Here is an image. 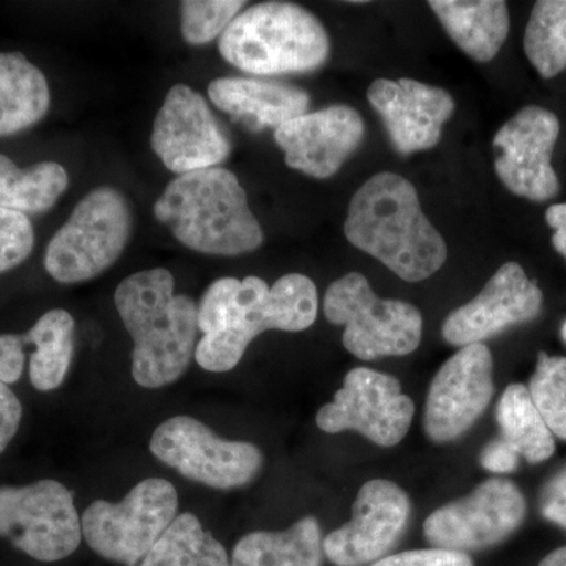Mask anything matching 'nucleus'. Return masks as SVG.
Masks as SVG:
<instances>
[{"instance_id": "nucleus-1", "label": "nucleus", "mask_w": 566, "mask_h": 566, "mask_svg": "<svg viewBox=\"0 0 566 566\" xmlns=\"http://www.w3.org/2000/svg\"><path fill=\"white\" fill-rule=\"evenodd\" d=\"M318 292L304 274H286L273 286L249 275L243 281L222 277L212 282L197 305L202 340L197 364L212 374L233 370L253 338L264 331L301 333L315 323Z\"/></svg>"}, {"instance_id": "nucleus-31", "label": "nucleus", "mask_w": 566, "mask_h": 566, "mask_svg": "<svg viewBox=\"0 0 566 566\" xmlns=\"http://www.w3.org/2000/svg\"><path fill=\"white\" fill-rule=\"evenodd\" d=\"M35 230L29 216L0 208V274L9 273L29 259Z\"/></svg>"}, {"instance_id": "nucleus-32", "label": "nucleus", "mask_w": 566, "mask_h": 566, "mask_svg": "<svg viewBox=\"0 0 566 566\" xmlns=\"http://www.w3.org/2000/svg\"><path fill=\"white\" fill-rule=\"evenodd\" d=\"M370 566H474L472 558L464 553L447 549L406 551L381 558Z\"/></svg>"}, {"instance_id": "nucleus-21", "label": "nucleus", "mask_w": 566, "mask_h": 566, "mask_svg": "<svg viewBox=\"0 0 566 566\" xmlns=\"http://www.w3.org/2000/svg\"><path fill=\"white\" fill-rule=\"evenodd\" d=\"M442 28L476 62L493 61L510 31L509 7L501 0H431Z\"/></svg>"}, {"instance_id": "nucleus-35", "label": "nucleus", "mask_w": 566, "mask_h": 566, "mask_svg": "<svg viewBox=\"0 0 566 566\" xmlns=\"http://www.w3.org/2000/svg\"><path fill=\"white\" fill-rule=\"evenodd\" d=\"M542 513L551 523L566 528V469L554 476L543 491Z\"/></svg>"}, {"instance_id": "nucleus-34", "label": "nucleus", "mask_w": 566, "mask_h": 566, "mask_svg": "<svg viewBox=\"0 0 566 566\" xmlns=\"http://www.w3.org/2000/svg\"><path fill=\"white\" fill-rule=\"evenodd\" d=\"M22 406L9 386L0 381V453L13 441L20 430Z\"/></svg>"}, {"instance_id": "nucleus-26", "label": "nucleus", "mask_w": 566, "mask_h": 566, "mask_svg": "<svg viewBox=\"0 0 566 566\" xmlns=\"http://www.w3.org/2000/svg\"><path fill=\"white\" fill-rule=\"evenodd\" d=\"M495 419L506 444L528 463H543L556 450L553 433L539 416L528 389L523 385L506 387L495 409Z\"/></svg>"}, {"instance_id": "nucleus-39", "label": "nucleus", "mask_w": 566, "mask_h": 566, "mask_svg": "<svg viewBox=\"0 0 566 566\" xmlns=\"http://www.w3.org/2000/svg\"><path fill=\"white\" fill-rule=\"evenodd\" d=\"M562 338L566 342V322L564 323V326H562Z\"/></svg>"}, {"instance_id": "nucleus-37", "label": "nucleus", "mask_w": 566, "mask_h": 566, "mask_svg": "<svg viewBox=\"0 0 566 566\" xmlns=\"http://www.w3.org/2000/svg\"><path fill=\"white\" fill-rule=\"evenodd\" d=\"M546 222L554 230V249L566 260V203H557L547 208Z\"/></svg>"}, {"instance_id": "nucleus-13", "label": "nucleus", "mask_w": 566, "mask_h": 566, "mask_svg": "<svg viewBox=\"0 0 566 566\" xmlns=\"http://www.w3.org/2000/svg\"><path fill=\"white\" fill-rule=\"evenodd\" d=\"M560 122L553 112L527 106L499 129L493 140L494 167L506 189L532 202L553 199L560 189L553 153Z\"/></svg>"}, {"instance_id": "nucleus-38", "label": "nucleus", "mask_w": 566, "mask_h": 566, "mask_svg": "<svg viewBox=\"0 0 566 566\" xmlns=\"http://www.w3.org/2000/svg\"><path fill=\"white\" fill-rule=\"evenodd\" d=\"M538 566H566V546L547 554Z\"/></svg>"}, {"instance_id": "nucleus-22", "label": "nucleus", "mask_w": 566, "mask_h": 566, "mask_svg": "<svg viewBox=\"0 0 566 566\" xmlns=\"http://www.w3.org/2000/svg\"><path fill=\"white\" fill-rule=\"evenodd\" d=\"M51 106L46 76L20 52H0V137L43 120Z\"/></svg>"}, {"instance_id": "nucleus-6", "label": "nucleus", "mask_w": 566, "mask_h": 566, "mask_svg": "<svg viewBox=\"0 0 566 566\" xmlns=\"http://www.w3.org/2000/svg\"><path fill=\"white\" fill-rule=\"evenodd\" d=\"M133 230L128 199L112 186L88 192L51 238L44 268L59 283L98 277L120 259Z\"/></svg>"}, {"instance_id": "nucleus-12", "label": "nucleus", "mask_w": 566, "mask_h": 566, "mask_svg": "<svg viewBox=\"0 0 566 566\" xmlns=\"http://www.w3.org/2000/svg\"><path fill=\"white\" fill-rule=\"evenodd\" d=\"M526 501L510 480L490 479L474 493L436 510L424 521V538L436 549H486L509 538L523 524Z\"/></svg>"}, {"instance_id": "nucleus-11", "label": "nucleus", "mask_w": 566, "mask_h": 566, "mask_svg": "<svg viewBox=\"0 0 566 566\" xmlns=\"http://www.w3.org/2000/svg\"><path fill=\"white\" fill-rule=\"evenodd\" d=\"M412 417L415 403L397 378L359 367L345 376L333 403L319 409L316 424L324 433L354 430L376 446L394 447L408 434Z\"/></svg>"}, {"instance_id": "nucleus-23", "label": "nucleus", "mask_w": 566, "mask_h": 566, "mask_svg": "<svg viewBox=\"0 0 566 566\" xmlns=\"http://www.w3.org/2000/svg\"><path fill=\"white\" fill-rule=\"evenodd\" d=\"M322 527L303 517L283 532H252L233 549L230 566H323Z\"/></svg>"}, {"instance_id": "nucleus-14", "label": "nucleus", "mask_w": 566, "mask_h": 566, "mask_svg": "<svg viewBox=\"0 0 566 566\" xmlns=\"http://www.w3.org/2000/svg\"><path fill=\"white\" fill-rule=\"evenodd\" d=\"M150 145L170 172L211 169L229 158L232 144L203 96L189 85L175 84L155 123Z\"/></svg>"}, {"instance_id": "nucleus-17", "label": "nucleus", "mask_w": 566, "mask_h": 566, "mask_svg": "<svg viewBox=\"0 0 566 566\" xmlns=\"http://www.w3.org/2000/svg\"><path fill=\"white\" fill-rule=\"evenodd\" d=\"M542 307L543 293L536 282L527 277L521 264L505 263L475 300L447 316L442 337L461 348L482 344L509 327L536 318Z\"/></svg>"}, {"instance_id": "nucleus-4", "label": "nucleus", "mask_w": 566, "mask_h": 566, "mask_svg": "<svg viewBox=\"0 0 566 566\" xmlns=\"http://www.w3.org/2000/svg\"><path fill=\"white\" fill-rule=\"evenodd\" d=\"M156 219L185 248L207 255L237 256L263 244L237 175L222 167L178 175L156 200Z\"/></svg>"}, {"instance_id": "nucleus-3", "label": "nucleus", "mask_w": 566, "mask_h": 566, "mask_svg": "<svg viewBox=\"0 0 566 566\" xmlns=\"http://www.w3.org/2000/svg\"><path fill=\"white\" fill-rule=\"evenodd\" d=\"M174 290L166 268L132 274L115 290V307L134 340L133 378L145 389L178 381L196 354L197 305Z\"/></svg>"}, {"instance_id": "nucleus-33", "label": "nucleus", "mask_w": 566, "mask_h": 566, "mask_svg": "<svg viewBox=\"0 0 566 566\" xmlns=\"http://www.w3.org/2000/svg\"><path fill=\"white\" fill-rule=\"evenodd\" d=\"M22 335L0 334V381L10 386L20 381L24 371L25 353Z\"/></svg>"}, {"instance_id": "nucleus-15", "label": "nucleus", "mask_w": 566, "mask_h": 566, "mask_svg": "<svg viewBox=\"0 0 566 566\" xmlns=\"http://www.w3.org/2000/svg\"><path fill=\"white\" fill-rule=\"evenodd\" d=\"M494 394L493 356L486 345L464 346L436 374L427 405L424 433L444 444L474 427Z\"/></svg>"}, {"instance_id": "nucleus-10", "label": "nucleus", "mask_w": 566, "mask_h": 566, "mask_svg": "<svg viewBox=\"0 0 566 566\" xmlns=\"http://www.w3.org/2000/svg\"><path fill=\"white\" fill-rule=\"evenodd\" d=\"M153 455L192 482L214 490H237L251 483L263 465L259 447L226 441L200 420L177 416L156 428Z\"/></svg>"}, {"instance_id": "nucleus-18", "label": "nucleus", "mask_w": 566, "mask_h": 566, "mask_svg": "<svg viewBox=\"0 0 566 566\" xmlns=\"http://www.w3.org/2000/svg\"><path fill=\"white\" fill-rule=\"evenodd\" d=\"M365 126L359 112L333 106L283 123L274 139L285 153L286 166L308 177H333L363 144Z\"/></svg>"}, {"instance_id": "nucleus-36", "label": "nucleus", "mask_w": 566, "mask_h": 566, "mask_svg": "<svg viewBox=\"0 0 566 566\" xmlns=\"http://www.w3.org/2000/svg\"><path fill=\"white\" fill-rule=\"evenodd\" d=\"M480 464L493 474H509L520 464V455L512 446L506 444L504 439H495L483 449Z\"/></svg>"}, {"instance_id": "nucleus-16", "label": "nucleus", "mask_w": 566, "mask_h": 566, "mask_svg": "<svg viewBox=\"0 0 566 566\" xmlns=\"http://www.w3.org/2000/svg\"><path fill=\"white\" fill-rule=\"evenodd\" d=\"M411 502L400 486L371 480L360 488L353 520L323 539L324 556L335 566H365L385 558L405 534Z\"/></svg>"}, {"instance_id": "nucleus-29", "label": "nucleus", "mask_w": 566, "mask_h": 566, "mask_svg": "<svg viewBox=\"0 0 566 566\" xmlns=\"http://www.w3.org/2000/svg\"><path fill=\"white\" fill-rule=\"evenodd\" d=\"M528 394L551 433L566 439V357L539 353Z\"/></svg>"}, {"instance_id": "nucleus-9", "label": "nucleus", "mask_w": 566, "mask_h": 566, "mask_svg": "<svg viewBox=\"0 0 566 566\" xmlns=\"http://www.w3.org/2000/svg\"><path fill=\"white\" fill-rule=\"evenodd\" d=\"M0 536L35 560L71 556L82 539L73 493L55 480L0 486Z\"/></svg>"}, {"instance_id": "nucleus-2", "label": "nucleus", "mask_w": 566, "mask_h": 566, "mask_svg": "<svg viewBox=\"0 0 566 566\" xmlns=\"http://www.w3.org/2000/svg\"><path fill=\"white\" fill-rule=\"evenodd\" d=\"M345 234L406 282H422L444 266L447 245L420 207L412 182L376 174L349 202Z\"/></svg>"}, {"instance_id": "nucleus-25", "label": "nucleus", "mask_w": 566, "mask_h": 566, "mask_svg": "<svg viewBox=\"0 0 566 566\" xmlns=\"http://www.w3.org/2000/svg\"><path fill=\"white\" fill-rule=\"evenodd\" d=\"M65 167L43 161L21 169L9 156L0 155V208L40 214L50 211L69 188Z\"/></svg>"}, {"instance_id": "nucleus-5", "label": "nucleus", "mask_w": 566, "mask_h": 566, "mask_svg": "<svg viewBox=\"0 0 566 566\" xmlns=\"http://www.w3.org/2000/svg\"><path fill=\"white\" fill-rule=\"evenodd\" d=\"M322 21L290 2H263L238 14L219 36L230 65L256 76L312 73L329 59Z\"/></svg>"}, {"instance_id": "nucleus-24", "label": "nucleus", "mask_w": 566, "mask_h": 566, "mask_svg": "<svg viewBox=\"0 0 566 566\" xmlns=\"http://www.w3.org/2000/svg\"><path fill=\"white\" fill-rule=\"evenodd\" d=\"M74 318L63 308L46 312L22 335L25 344L35 345L29 376L40 392L59 389L65 381L74 353Z\"/></svg>"}, {"instance_id": "nucleus-30", "label": "nucleus", "mask_w": 566, "mask_h": 566, "mask_svg": "<svg viewBox=\"0 0 566 566\" xmlns=\"http://www.w3.org/2000/svg\"><path fill=\"white\" fill-rule=\"evenodd\" d=\"M245 2L238 0H186L181 2L182 39L202 46L221 36Z\"/></svg>"}, {"instance_id": "nucleus-7", "label": "nucleus", "mask_w": 566, "mask_h": 566, "mask_svg": "<svg viewBox=\"0 0 566 566\" xmlns=\"http://www.w3.org/2000/svg\"><path fill=\"white\" fill-rule=\"evenodd\" d=\"M324 315L345 326V348L363 360L408 356L422 340L419 308L405 301L381 300L359 273L346 274L327 289Z\"/></svg>"}, {"instance_id": "nucleus-28", "label": "nucleus", "mask_w": 566, "mask_h": 566, "mask_svg": "<svg viewBox=\"0 0 566 566\" xmlns=\"http://www.w3.org/2000/svg\"><path fill=\"white\" fill-rule=\"evenodd\" d=\"M524 51L545 80L566 70V0L535 3L524 33Z\"/></svg>"}, {"instance_id": "nucleus-27", "label": "nucleus", "mask_w": 566, "mask_h": 566, "mask_svg": "<svg viewBox=\"0 0 566 566\" xmlns=\"http://www.w3.org/2000/svg\"><path fill=\"white\" fill-rule=\"evenodd\" d=\"M139 566H230V562L226 547L205 531L199 517L181 513Z\"/></svg>"}, {"instance_id": "nucleus-8", "label": "nucleus", "mask_w": 566, "mask_h": 566, "mask_svg": "<svg viewBox=\"0 0 566 566\" xmlns=\"http://www.w3.org/2000/svg\"><path fill=\"white\" fill-rule=\"evenodd\" d=\"M178 494L164 479H147L118 504L93 502L81 517L82 536L98 556L136 566L174 523Z\"/></svg>"}, {"instance_id": "nucleus-19", "label": "nucleus", "mask_w": 566, "mask_h": 566, "mask_svg": "<svg viewBox=\"0 0 566 566\" xmlns=\"http://www.w3.org/2000/svg\"><path fill=\"white\" fill-rule=\"evenodd\" d=\"M367 98L381 115L400 155L436 147L441 140L442 126L455 112V102L449 93L412 80L375 81L368 87Z\"/></svg>"}, {"instance_id": "nucleus-20", "label": "nucleus", "mask_w": 566, "mask_h": 566, "mask_svg": "<svg viewBox=\"0 0 566 566\" xmlns=\"http://www.w3.org/2000/svg\"><path fill=\"white\" fill-rule=\"evenodd\" d=\"M208 96L219 109L244 123L252 132L279 128L307 114L311 96L293 85L273 81L221 77L208 85Z\"/></svg>"}]
</instances>
